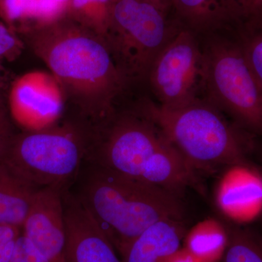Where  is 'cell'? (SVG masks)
Returning <instances> with one entry per match:
<instances>
[{
    "label": "cell",
    "instance_id": "1",
    "mask_svg": "<svg viewBox=\"0 0 262 262\" xmlns=\"http://www.w3.org/2000/svg\"><path fill=\"white\" fill-rule=\"evenodd\" d=\"M32 45L52 75L95 122L112 116L114 98L127 81L102 37L63 15L34 28Z\"/></svg>",
    "mask_w": 262,
    "mask_h": 262
},
{
    "label": "cell",
    "instance_id": "2",
    "mask_svg": "<svg viewBox=\"0 0 262 262\" xmlns=\"http://www.w3.org/2000/svg\"><path fill=\"white\" fill-rule=\"evenodd\" d=\"M111 116L99 138L85 145L84 161L163 188L180 196L192 168L159 127L144 115Z\"/></svg>",
    "mask_w": 262,
    "mask_h": 262
},
{
    "label": "cell",
    "instance_id": "3",
    "mask_svg": "<svg viewBox=\"0 0 262 262\" xmlns=\"http://www.w3.org/2000/svg\"><path fill=\"white\" fill-rule=\"evenodd\" d=\"M86 169L77 198L122 256L157 222H182L178 194L108 169Z\"/></svg>",
    "mask_w": 262,
    "mask_h": 262
},
{
    "label": "cell",
    "instance_id": "4",
    "mask_svg": "<svg viewBox=\"0 0 262 262\" xmlns=\"http://www.w3.org/2000/svg\"><path fill=\"white\" fill-rule=\"evenodd\" d=\"M143 115L159 127L192 168L245 163L242 137L206 99L177 108L150 102Z\"/></svg>",
    "mask_w": 262,
    "mask_h": 262
},
{
    "label": "cell",
    "instance_id": "5",
    "mask_svg": "<svg viewBox=\"0 0 262 262\" xmlns=\"http://www.w3.org/2000/svg\"><path fill=\"white\" fill-rule=\"evenodd\" d=\"M202 46L207 101L239 126L262 134V83L236 34L209 38Z\"/></svg>",
    "mask_w": 262,
    "mask_h": 262
},
{
    "label": "cell",
    "instance_id": "6",
    "mask_svg": "<svg viewBox=\"0 0 262 262\" xmlns=\"http://www.w3.org/2000/svg\"><path fill=\"white\" fill-rule=\"evenodd\" d=\"M84 153V135L53 125L13 136L0 163L34 187H67L80 171Z\"/></svg>",
    "mask_w": 262,
    "mask_h": 262
},
{
    "label": "cell",
    "instance_id": "7",
    "mask_svg": "<svg viewBox=\"0 0 262 262\" xmlns=\"http://www.w3.org/2000/svg\"><path fill=\"white\" fill-rule=\"evenodd\" d=\"M165 10L146 0H115L105 41L127 79L147 76L164 46L179 28Z\"/></svg>",
    "mask_w": 262,
    "mask_h": 262
},
{
    "label": "cell",
    "instance_id": "8",
    "mask_svg": "<svg viewBox=\"0 0 262 262\" xmlns=\"http://www.w3.org/2000/svg\"><path fill=\"white\" fill-rule=\"evenodd\" d=\"M159 105L187 106L205 97V58L195 32L179 28L155 58L148 73Z\"/></svg>",
    "mask_w": 262,
    "mask_h": 262
},
{
    "label": "cell",
    "instance_id": "9",
    "mask_svg": "<svg viewBox=\"0 0 262 262\" xmlns=\"http://www.w3.org/2000/svg\"><path fill=\"white\" fill-rule=\"evenodd\" d=\"M63 92L53 76L41 72L26 74L10 90L12 117L27 131L53 126L63 111Z\"/></svg>",
    "mask_w": 262,
    "mask_h": 262
},
{
    "label": "cell",
    "instance_id": "10",
    "mask_svg": "<svg viewBox=\"0 0 262 262\" xmlns=\"http://www.w3.org/2000/svg\"><path fill=\"white\" fill-rule=\"evenodd\" d=\"M52 185L38 189L24 222V234L51 262H67L63 192Z\"/></svg>",
    "mask_w": 262,
    "mask_h": 262
},
{
    "label": "cell",
    "instance_id": "11",
    "mask_svg": "<svg viewBox=\"0 0 262 262\" xmlns=\"http://www.w3.org/2000/svg\"><path fill=\"white\" fill-rule=\"evenodd\" d=\"M67 262H123L77 196L63 192Z\"/></svg>",
    "mask_w": 262,
    "mask_h": 262
},
{
    "label": "cell",
    "instance_id": "12",
    "mask_svg": "<svg viewBox=\"0 0 262 262\" xmlns=\"http://www.w3.org/2000/svg\"><path fill=\"white\" fill-rule=\"evenodd\" d=\"M183 234L180 221H160L130 245L122 255V261L168 262L180 251Z\"/></svg>",
    "mask_w": 262,
    "mask_h": 262
},
{
    "label": "cell",
    "instance_id": "13",
    "mask_svg": "<svg viewBox=\"0 0 262 262\" xmlns=\"http://www.w3.org/2000/svg\"><path fill=\"white\" fill-rule=\"evenodd\" d=\"M218 203L229 214L247 215L256 211L262 203V182L246 171L232 172L221 184Z\"/></svg>",
    "mask_w": 262,
    "mask_h": 262
},
{
    "label": "cell",
    "instance_id": "14",
    "mask_svg": "<svg viewBox=\"0 0 262 262\" xmlns=\"http://www.w3.org/2000/svg\"><path fill=\"white\" fill-rule=\"evenodd\" d=\"M39 189L0 163V225L22 228Z\"/></svg>",
    "mask_w": 262,
    "mask_h": 262
},
{
    "label": "cell",
    "instance_id": "15",
    "mask_svg": "<svg viewBox=\"0 0 262 262\" xmlns=\"http://www.w3.org/2000/svg\"><path fill=\"white\" fill-rule=\"evenodd\" d=\"M231 0H171L177 15L193 32H210L230 23Z\"/></svg>",
    "mask_w": 262,
    "mask_h": 262
},
{
    "label": "cell",
    "instance_id": "16",
    "mask_svg": "<svg viewBox=\"0 0 262 262\" xmlns=\"http://www.w3.org/2000/svg\"><path fill=\"white\" fill-rule=\"evenodd\" d=\"M115 0H70L66 16L106 39Z\"/></svg>",
    "mask_w": 262,
    "mask_h": 262
},
{
    "label": "cell",
    "instance_id": "17",
    "mask_svg": "<svg viewBox=\"0 0 262 262\" xmlns=\"http://www.w3.org/2000/svg\"><path fill=\"white\" fill-rule=\"evenodd\" d=\"M227 243L225 230L214 222H207L189 234L186 251L198 262L209 261L225 251Z\"/></svg>",
    "mask_w": 262,
    "mask_h": 262
},
{
    "label": "cell",
    "instance_id": "18",
    "mask_svg": "<svg viewBox=\"0 0 262 262\" xmlns=\"http://www.w3.org/2000/svg\"><path fill=\"white\" fill-rule=\"evenodd\" d=\"M219 262H262V241L248 231L233 229Z\"/></svg>",
    "mask_w": 262,
    "mask_h": 262
},
{
    "label": "cell",
    "instance_id": "19",
    "mask_svg": "<svg viewBox=\"0 0 262 262\" xmlns=\"http://www.w3.org/2000/svg\"><path fill=\"white\" fill-rule=\"evenodd\" d=\"M236 29L246 58L262 83V20L237 24Z\"/></svg>",
    "mask_w": 262,
    "mask_h": 262
},
{
    "label": "cell",
    "instance_id": "20",
    "mask_svg": "<svg viewBox=\"0 0 262 262\" xmlns=\"http://www.w3.org/2000/svg\"><path fill=\"white\" fill-rule=\"evenodd\" d=\"M67 8L59 0H35L31 22L34 28L48 25L65 15Z\"/></svg>",
    "mask_w": 262,
    "mask_h": 262
},
{
    "label": "cell",
    "instance_id": "21",
    "mask_svg": "<svg viewBox=\"0 0 262 262\" xmlns=\"http://www.w3.org/2000/svg\"><path fill=\"white\" fill-rule=\"evenodd\" d=\"M35 0H2L0 14L8 23L31 22Z\"/></svg>",
    "mask_w": 262,
    "mask_h": 262
},
{
    "label": "cell",
    "instance_id": "22",
    "mask_svg": "<svg viewBox=\"0 0 262 262\" xmlns=\"http://www.w3.org/2000/svg\"><path fill=\"white\" fill-rule=\"evenodd\" d=\"M262 20V0H231L230 23Z\"/></svg>",
    "mask_w": 262,
    "mask_h": 262
},
{
    "label": "cell",
    "instance_id": "23",
    "mask_svg": "<svg viewBox=\"0 0 262 262\" xmlns=\"http://www.w3.org/2000/svg\"><path fill=\"white\" fill-rule=\"evenodd\" d=\"M10 262H51L34 247L23 234L15 243L14 252Z\"/></svg>",
    "mask_w": 262,
    "mask_h": 262
},
{
    "label": "cell",
    "instance_id": "24",
    "mask_svg": "<svg viewBox=\"0 0 262 262\" xmlns=\"http://www.w3.org/2000/svg\"><path fill=\"white\" fill-rule=\"evenodd\" d=\"M20 228L0 225V262H10L14 252L15 243L20 234Z\"/></svg>",
    "mask_w": 262,
    "mask_h": 262
},
{
    "label": "cell",
    "instance_id": "25",
    "mask_svg": "<svg viewBox=\"0 0 262 262\" xmlns=\"http://www.w3.org/2000/svg\"><path fill=\"white\" fill-rule=\"evenodd\" d=\"M20 47V42L10 29L0 23V58L13 56Z\"/></svg>",
    "mask_w": 262,
    "mask_h": 262
},
{
    "label": "cell",
    "instance_id": "26",
    "mask_svg": "<svg viewBox=\"0 0 262 262\" xmlns=\"http://www.w3.org/2000/svg\"><path fill=\"white\" fill-rule=\"evenodd\" d=\"M13 136L11 134L10 123L7 118L0 122V161L4 156Z\"/></svg>",
    "mask_w": 262,
    "mask_h": 262
},
{
    "label": "cell",
    "instance_id": "27",
    "mask_svg": "<svg viewBox=\"0 0 262 262\" xmlns=\"http://www.w3.org/2000/svg\"><path fill=\"white\" fill-rule=\"evenodd\" d=\"M168 262H198L187 251H179L170 258Z\"/></svg>",
    "mask_w": 262,
    "mask_h": 262
},
{
    "label": "cell",
    "instance_id": "28",
    "mask_svg": "<svg viewBox=\"0 0 262 262\" xmlns=\"http://www.w3.org/2000/svg\"><path fill=\"white\" fill-rule=\"evenodd\" d=\"M146 1L152 3L156 6L159 7L161 9L165 10L168 3V0H146Z\"/></svg>",
    "mask_w": 262,
    "mask_h": 262
},
{
    "label": "cell",
    "instance_id": "29",
    "mask_svg": "<svg viewBox=\"0 0 262 262\" xmlns=\"http://www.w3.org/2000/svg\"><path fill=\"white\" fill-rule=\"evenodd\" d=\"M5 118H7V117L5 116L4 112L0 108V122L3 121V120H5Z\"/></svg>",
    "mask_w": 262,
    "mask_h": 262
},
{
    "label": "cell",
    "instance_id": "30",
    "mask_svg": "<svg viewBox=\"0 0 262 262\" xmlns=\"http://www.w3.org/2000/svg\"><path fill=\"white\" fill-rule=\"evenodd\" d=\"M60 2H61V3H64V4L67 5V6H68L69 3H70V0H59Z\"/></svg>",
    "mask_w": 262,
    "mask_h": 262
},
{
    "label": "cell",
    "instance_id": "31",
    "mask_svg": "<svg viewBox=\"0 0 262 262\" xmlns=\"http://www.w3.org/2000/svg\"><path fill=\"white\" fill-rule=\"evenodd\" d=\"M1 1H2V0H0V2H1Z\"/></svg>",
    "mask_w": 262,
    "mask_h": 262
}]
</instances>
